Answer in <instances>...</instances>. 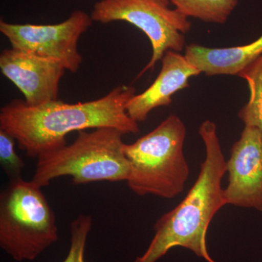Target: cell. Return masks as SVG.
Listing matches in <instances>:
<instances>
[{
  "mask_svg": "<svg viewBox=\"0 0 262 262\" xmlns=\"http://www.w3.org/2000/svg\"><path fill=\"white\" fill-rule=\"evenodd\" d=\"M0 69L29 106L58 100L60 80L66 71L59 61L11 48L2 52Z\"/></svg>",
  "mask_w": 262,
  "mask_h": 262,
  "instance_id": "cell-9",
  "label": "cell"
},
{
  "mask_svg": "<svg viewBox=\"0 0 262 262\" xmlns=\"http://www.w3.org/2000/svg\"><path fill=\"white\" fill-rule=\"evenodd\" d=\"M187 129L180 117L170 115L156 128L123 150L129 164L130 190L172 199L182 194L189 175L184 154Z\"/></svg>",
  "mask_w": 262,
  "mask_h": 262,
  "instance_id": "cell-4",
  "label": "cell"
},
{
  "mask_svg": "<svg viewBox=\"0 0 262 262\" xmlns=\"http://www.w3.org/2000/svg\"><path fill=\"white\" fill-rule=\"evenodd\" d=\"M184 56L207 76H239L262 56V35L249 44L237 47L210 48L189 45L185 47Z\"/></svg>",
  "mask_w": 262,
  "mask_h": 262,
  "instance_id": "cell-11",
  "label": "cell"
},
{
  "mask_svg": "<svg viewBox=\"0 0 262 262\" xmlns=\"http://www.w3.org/2000/svg\"><path fill=\"white\" fill-rule=\"evenodd\" d=\"M93 21L91 15L77 10L64 21L51 25L10 24L1 20L0 32L13 49L56 60L66 70L75 73L82 62L79 39Z\"/></svg>",
  "mask_w": 262,
  "mask_h": 262,
  "instance_id": "cell-7",
  "label": "cell"
},
{
  "mask_svg": "<svg viewBox=\"0 0 262 262\" xmlns=\"http://www.w3.org/2000/svg\"><path fill=\"white\" fill-rule=\"evenodd\" d=\"M41 189L19 178L0 193V247L15 261H34L58 241L56 215Z\"/></svg>",
  "mask_w": 262,
  "mask_h": 262,
  "instance_id": "cell-5",
  "label": "cell"
},
{
  "mask_svg": "<svg viewBox=\"0 0 262 262\" xmlns=\"http://www.w3.org/2000/svg\"><path fill=\"white\" fill-rule=\"evenodd\" d=\"M122 136L113 127L80 131L72 144L37 157L32 182L42 188L61 177H70L74 184L126 182L130 168L124 153Z\"/></svg>",
  "mask_w": 262,
  "mask_h": 262,
  "instance_id": "cell-3",
  "label": "cell"
},
{
  "mask_svg": "<svg viewBox=\"0 0 262 262\" xmlns=\"http://www.w3.org/2000/svg\"><path fill=\"white\" fill-rule=\"evenodd\" d=\"M169 5V0H101L94 5L91 15L94 21L127 22L149 38L152 56L137 78L152 70L167 51L179 53L184 50V34L190 30L191 23L187 16Z\"/></svg>",
  "mask_w": 262,
  "mask_h": 262,
  "instance_id": "cell-6",
  "label": "cell"
},
{
  "mask_svg": "<svg viewBox=\"0 0 262 262\" xmlns=\"http://www.w3.org/2000/svg\"><path fill=\"white\" fill-rule=\"evenodd\" d=\"M199 134L206 147V159L187 196L155 225V236L144 254L134 262H156L174 247L188 248L208 262H215L207 248L206 234L213 217L226 206L222 181L227 172L214 122L206 120Z\"/></svg>",
  "mask_w": 262,
  "mask_h": 262,
  "instance_id": "cell-2",
  "label": "cell"
},
{
  "mask_svg": "<svg viewBox=\"0 0 262 262\" xmlns=\"http://www.w3.org/2000/svg\"><path fill=\"white\" fill-rule=\"evenodd\" d=\"M248 83V102L241 108L238 117L245 126L256 127L262 132V56L239 74Z\"/></svg>",
  "mask_w": 262,
  "mask_h": 262,
  "instance_id": "cell-12",
  "label": "cell"
},
{
  "mask_svg": "<svg viewBox=\"0 0 262 262\" xmlns=\"http://www.w3.org/2000/svg\"><path fill=\"white\" fill-rule=\"evenodd\" d=\"M161 61V70L155 82L127 103V115L137 123L145 121L155 108L169 106L173 101L172 96L189 87L191 77L201 74L179 52L167 51Z\"/></svg>",
  "mask_w": 262,
  "mask_h": 262,
  "instance_id": "cell-10",
  "label": "cell"
},
{
  "mask_svg": "<svg viewBox=\"0 0 262 262\" xmlns=\"http://www.w3.org/2000/svg\"><path fill=\"white\" fill-rule=\"evenodd\" d=\"M183 15L205 22L225 24L238 0H170Z\"/></svg>",
  "mask_w": 262,
  "mask_h": 262,
  "instance_id": "cell-13",
  "label": "cell"
},
{
  "mask_svg": "<svg viewBox=\"0 0 262 262\" xmlns=\"http://www.w3.org/2000/svg\"><path fill=\"white\" fill-rule=\"evenodd\" d=\"M15 139L0 129V162L10 180L22 178L25 163L15 149Z\"/></svg>",
  "mask_w": 262,
  "mask_h": 262,
  "instance_id": "cell-15",
  "label": "cell"
},
{
  "mask_svg": "<svg viewBox=\"0 0 262 262\" xmlns=\"http://www.w3.org/2000/svg\"><path fill=\"white\" fill-rule=\"evenodd\" d=\"M92 217L81 214L71 222V244L67 257L62 262H85L86 244L92 228Z\"/></svg>",
  "mask_w": 262,
  "mask_h": 262,
  "instance_id": "cell-14",
  "label": "cell"
},
{
  "mask_svg": "<svg viewBox=\"0 0 262 262\" xmlns=\"http://www.w3.org/2000/svg\"><path fill=\"white\" fill-rule=\"evenodd\" d=\"M226 204L262 211V132L245 126L227 161Z\"/></svg>",
  "mask_w": 262,
  "mask_h": 262,
  "instance_id": "cell-8",
  "label": "cell"
},
{
  "mask_svg": "<svg viewBox=\"0 0 262 262\" xmlns=\"http://www.w3.org/2000/svg\"><path fill=\"white\" fill-rule=\"evenodd\" d=\"M135 95L134 87L122 85L88 102L57 100L33 106L14 99L0 110V129L13 136L31 158L66 145V136L73 131L113 127L123 135H136L140 132L139 124L126 111L127 103Z\"/></svg>",
  "mask_w": 262,
  "mask_h": 262,
  "instance_id": "cell-1",
  "label": "cell"
}]
</instances>
